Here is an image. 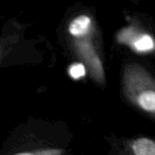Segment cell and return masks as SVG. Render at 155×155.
<instances>
[{"mask_svg":"<svg viewBox=\"0 0 155 155\" xmlns=\"http://www.w3.org/2000/svg\"><path fill=\"white\" fill-rule=\"evenodd\" d=\"M120 153L131 155H155L154 137H135L122 142Z\"/></svg>","mask_w":155,"mask_h":155,"instance_id":"obj_4","label":"cell"},{"mask_svg":"<svg viewBox=\"0 0 155 155\" xmlns=\"http://www.w3.org/2000/svg\"><path fill=\"white\" fill-rule=\"evenodd\" d=\"M119 40L140 54L155 53V38L146 31L129 26L119 35Z\"/></svg>","mask_w":155,"mask_h":155,"instance_id":"obj_3","label":"cell"},{"mask_svg":"<svg viewBox=\"0 0 155 155\" xmlns=\"http://www.w3.org/2000/svg\"><path fill=\"white\" fill-rule=\"evenodd\" d=\"M97 35L96 22L88 14L74 16L66 27V36L73 53L86 66L90 78L102 87L105 85L106 79Z\"/></svg>","mask_w":155,"mask_h":155,"instance_id":"obj_1","label":"cell"},{"mask_svg":"<svg viewBox=\"0 0 155 155\" xmlns=\"http://www.w3.org/2000/svg\"><path fill=\"white\" fill-rule=\"evenodd\" d=\"M124 99L137 111L155 121V78L142 64L127 63L121 77Z\"/></svg>","mask_w":155,"mask_h":155,"instance_id":"obj_2","label":"cell"}]
</instances>
